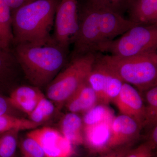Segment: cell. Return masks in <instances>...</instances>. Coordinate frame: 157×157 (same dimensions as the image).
I'll list each match as a JSON object with an SVG mask.
<instances>
[{
  "instance_id": "1",
  "label": "cell",
  "mask_w": 157,
  "mask_h": 157,
  "mask_svg": "<svg viewBox=\"0 0 157 157\" xmlns=\"http://www.w3.org/2000/svg\"><path fill=\"white\" fill-rule=\"evenodd\" d=\"M136 25L121 14L86 3L78 13V27L72 44V58L97 52L101 44L111 41Z\"/></svg>"
},
{
  "instance_id": "2",
  "label": "cell",
  "mask_w": 157,
  "mask_h": 157,
  "mask_svg": "<svg viewBox=\"0 0 157 157\" xmlns=\"http://www.w3.org/2000/svg\"><path fill=\"white\" fill-rule=\"evenodd\" d=\"M59 0H36L11 11L14 45L42 46L53 42L51 31Z\"/></svg>"
},
{
  "instance_id": "3",
  "label": "cell",
  "mask_w": 157,
  "mask_h": 157,
  "mask_svg": "<svg viewBox=\"0 0 157 157\" xmlns=\"http://www.w3.org/2000/svg\"><path fill=\"white\" fill-rule=\"evenodd\" d=\"M13 52L26 78L39 88L59 73L67 61L69 50L54 41L42 46L17 44Z\"/></svg>"
},
{
  "instance_id": "4",
  "label": "cell",
  "mask_w": 157,
  "mask_h": 157,
  "mask_svg": "<svg viewBox=\"0 0 157 157\" xmlns=\"http://www.w3.org/2000/svg\"><path fill=\"white\" fill-rule=\"evenodd\" d=\"M98 53V57L124 82L139 92L157 85V52L119 57Z\"/></svg>"
},
{
  "instance_id": "5",
  "label": "cell",
  "mask_w": 157,
  "mask_h": 157,
  "mask_svg": "<svg viewBox=\"0 0 157 157\" xmlns=\"http://www.w3.org/2000/svg\"><path fill=\"white\" fill-rule=\"evenodd\" d=\"M96 53H90L71 59L64 70L47 86L46 95L53 103L61 106L87 81L95 59Z\"/></svg>"
},
{
  "instance_id": "6",
  "label": "cell",
  "mask_w": 157,
  "mask_h": 157,
  "mask_svg": "<svg viewBox=\"0 0 157 157\" xmlns=\"http://www.w3.org/2000/svg\"><path fill=\"white\" fill-rule=\"evenodd\" d=\"M157 24L135 25L117 39L103 43L97 52L109 53L110 55L128 57L156 52Z\"/></svg>"
},
{
  "instance_id": "7",
  "label": "cell",
  "mask_w": 157,
  "mask_h": 157,
  "mask_svg": "<svg viewBox=\"0 0 157 157\" xmlns=\"http://www.w3.org/2000/svg\"><path fill=\"white\" fill-rule=\"evenodd\" d=\"M87 81L98 97V104L113 102L120 92L124 82L96 54L95 59Z\"/></svg>"
},
{
  "instance_id": "8",
  "label": "cell",
  "mask_w": 157,
  "mask_h": 157,
  "mask_svg": "<svg viewBox=\"0 0 157 157\" xmlns=\"http://www.w3.org/2000/svg\"><path fill=\"white\" fill-rule=\"evenodd\" d=\"M78 0H60L55 17L52 39L69 50L78 27Z\"/></svg>"
},
{
  "instance_id": "9",
  "label": "cell",
  "mask_w": 157,
  "mask_h": 157,
  "mask_svg": "<svg viewBox=\"0 0 157 157\" xmlns=\"http://www.w3.org/2000/svg\"><path fill=\"white\" fill-rule=\"evenodd\" d=\"M39 144L46 157H71L73 145L60 131L49 127L31 130L26 135Z\"/></svg>"
},
{
  "instance_id": "10",
  "label": "cell",
  "mask_w": 157,
  "mask_h": 157,
  "mask_svg": "<svg viewBox=\"0 0 157 157\" xmlns=\"http://www.w3.org/2000/svg\"><path fill=\"white\" fill-rule=\"evenodd\" d=\"M122 114L132 118L141 127L145 122V105L140 93L133 86L124 82L113 102Z\"/></svg>"
},
{
  "instance_id": "11",
  "label": "cell",
  "mask_w": 157,
  "mask_h": 157,
  "mask_svg": "<svg viewBox=\"0 0 157 157\" xmlns=\"http://www.w3.org/2000/svg\"><path fill=\"white\" fill-rule=\"evenodd\" d=\"M142 127L128 116L115 117L111 125V133L108 145L110 150L125 144L135 143L140 135Z\"/></svg>"
},
{
  "instance_id": "12",
  "label": "cell",
  "mask_w": 157,
  "mask_h": 157,
  "mask_svg": "<svg viewBox=\"0 0 157 157\" xmlns=\"http://www.w3.org/2000/svg\"><path fill=\"white\" fill-rule=\"evenodd\" d=\"M112 122L84 126L83 144L90 152L101 155L109 151Z\"/></svg>"
},
{
  "instance_id": "13",
  "label": "cell",
  "mask_w": 157,
  "mask_h": 157,
  "mask_svg": "<svg viewBox=\"0 0 157 157\" xmlns=\"http://www.w3.org/2000/svg\"><path fill=\"white\" fill-rule=\"evenodd\" d=\"M20 70L13 52L10 48L0 47V95L10 93L18 86Z\"/></svg>"
},
{
  "instance_id": "14",
  "label": "cell",
  "mask_w": 157,
  "mask_h": 157,
  "mask_svg": "<svg viewBox=\"0 0 157 157\" xmlns=\"http://www.w3.org/2000/svg\"><path fill=\"white\" fill-rule=\"evenodd\" d=\"M43 95L39 88L33 86H18L11 91L7 99L11 106L29 115Z\"/></svg>"
},
{
  "instance_id": "15",
  "label": "cell",
  "mask_w": 157,
  "mask_h": 157,
  "mask_svg": "<svg viewBox=\"0 0 157 157\" xmlns=\"http://www.w3.org/2000/svg\"><path fill=\"white\" fill-rule=\"evenodd\" d=\"M127 10L136 25L157 24V0H130Z\"/></svg>"
},
{
  "instance_id": "16",
  "label": "cell",
  "mask_w": 157,
  "mask_h": 157,
  "mask_svg": "<svg viewBox=\"0 0 157 157\" xmlns=\"http://www.w3.org/2000/svg\"><path fill=\"white\" fill-rule=\"evenodd\" d=\"M98 104V97L86 81L66 102L69 112L85 113Z\"/></svg>"
},
{
  "instance_id": "17",
  "label": "cell",
  "mask_w": 157,
  "mask_h": 157,
  "mask_svg": "<svg viewBox=\"0 0 157 157\" xmlns=\"http://www.w3.org/2000/svg\"><path fill=\"white\" fill-rule=\"evenodd\" d=\"M82 120L74 113L69 112L62 117L60 124V132L73 145L84 144Z\"/></svg>"
},
{
  "instance_id": "18",
  "label": "cell",
  "mask_w": 157,
  "mask_h": 157,
  "mask_svg": "<svg viewBox=\"0 0 157 157\" xmlns=\"http://www.w3.org/2000/svg\"><path fill=\"white\" fill-rule=\"evenodd\" d=\"M13 43L11 11L6 0H0V47L9 49Z\"/></svg>"
},
{
  "instance_id": "19",
  "label": "cell",
  "mask_w": 157,
  "mask_h": 157,
  "mask_svg": "<svg viewBox=\"0 0 157 157\" xmlns=\"http://www.w3.org/2000/svg\"><path fill=\"white\" fill-rule=\"evenodd\" d=\"M115 116L112 109L107 104H98L85 113L82 119L84 126L105 122H112Z\"/></svg>"
},
{
  "instance_id": "20",
  "label": "cell",
  "mask_w": 157,
  "mask_h": 157,
  "mask_svg": "<svg viewBox=\"0 0 157 157\" xmlns=\"http://www.w3.org/2000/svg\"><path fill=\"white\" fill-rule=\"evenodd\" d=\"M41 125L34 123L29 119L16 117L9 114L0 115V134L13 130L19 132L32 130Z\"/></svg>"
},
{
  "instance_id": "21",
  "label": "cell",
  "mask_w": 157,
  "mask_h": 157,
  "mask_svg": "<svg viewBox=\"0 0 157 157\" xmlns=\"http://www.w3.org/2000/svg\"><path fill=\"white\" fill-rule=\"evenodd\" d=\"M55 109L53 102L43 95L33 111L28 115L29 119L36 123L42 124L53 115Z\"/></svg>"
},
{
  "instance_id": "22",
  "label": "cell",
  "mask_w": 157,
  "mask_h": 157,
  "mask_svg": "<svg viewBox=\"0 0 157 157\" xmlns=\"http://www.w3.org/2000/svg\"><path fill=\"white\" fill-rule=\"evenodd\" d=\"M19 131L13 130L0 134V157H14L18 144Z\"/></svg>"
},
{
  "instance_id": "23",
  "label": "cell",
  "mask_w": 157,
  "mask_h": 157,
  "mask_svg": "<svg viewBox=\"0 0 157 157\" xmlns=\"http://www.w3.org/2000/svg\"><path fill=\"white\" fill-rule=\"evenodd\" d=\"M144 92L147 102L144 126L153 127L157 122V86L148 89Z\"/></svg>"
},
{
  "instance_id": "24",
  "label": "cell",
  "mask_w": 157,
  "mask_h": 157,
  "mask_svg": "<svg viewBox=\"0 0 157 157\" xmlns=\"http://www.w3.org/2000/svg\"><path fill=\"white\" fill-rule=\"evenodd\" d=\"M19 147L22 157H46L36 140L27 135L21 141Z\"/></svg>"
},
{
  "instance_id": "25",
  "label": "cell",
  "mask_w": 157,
  "mask_h": 157,
  "mask_svg": "<svg viewBox=\"0 0 157 157\" xmlns=\"http://www.w3.org/2000/svg\"><path fill=\"white\" fill-rule=\"evenodd\" d=\"M154 150L145 141L135 148H132L125 157H152Z\"/></svg>"
},
{
  "instance_id": "26",
  "label": "cell",
  "mask_w": 157,
  "mask_h": 157,
  "mask_svg": "<svg viewBox=\"0 0 157 157\" xmlns=\"http://www.w3.org/2000/svg\"><path fill=\"white\" fill-rule=\"evenodd\" d=\"M134 143H130L115 147L97 157H125L133 148Z\"/></svg>"
},
{
  "instance_id": "27",
  "label": "cell",
  "mask_w": 157,
  "mask_h": 157,
  "mask_svg": "<svg viewBox=\"0 0 157 157\" xmlns=\"http://www.w3.org/2000/svg\"><path fill=\"white\" fill-rule=\"evenodd\" d=\"M107 1L108 9L122 15L123 13L127 10L130 0H107Z\"/></svg>"
},
{
  "instance_id": "28",
  "label": "cell",
  "mask_w": 157,
  "mask_h": 157,
  "mask_svg": "<svg viewBox=\"0 0 157 157\" xmlns=\"http://www.w3.org/2000/svg\"><path fill=\"white\" fill-rule=\"evenodd\" d=\"M146 142L149 144L153 150L156 148L157 145V125L152 127L149 132Z\"/></svg>"
},
{
  "instance_id": "29",
  "label": "cell",
  "mask_w": 157,
  "mask_h": 157,
  "mask_svg": "<svg viewBox=\"0 0 157 157\" xmlns=\"http://www.w3.org/2000/svg\"><path fill=\"white\" fill-rule=\"evenodd\" d=\"M36 0H6L11 11Z\"/></svg>"
},
{
  "instance_id": "30",
  "label": "cell",
  "mask_w": 157,
  "mask_h": 157,
  "mask_svg": "<svg viewBox=\"0 0 157 157\" xmlns=\"http://www.w3.org/2000/svg\"><path fill=\"white\" fill-rule=\"evenodd\" d=\"M11 105L9 104L7 98H5L2 95H0V115L9 114V108Z\"/></svg>"
},
{
  "instance_id": "31",
  "label": "cell",
  "mask_w": 157,
  "mask_h": 157,
  "mask_svg": "<svg viewBox=\"0 0 157 157\" xmlns=\"http://www.w3.org/2000/svg\"><path fill=\"white\" fill-rule=\"evenodd\" d=\"M86 3L90 6L108 9L107 0H86Z\"/></svg>"
}]
</instances>
